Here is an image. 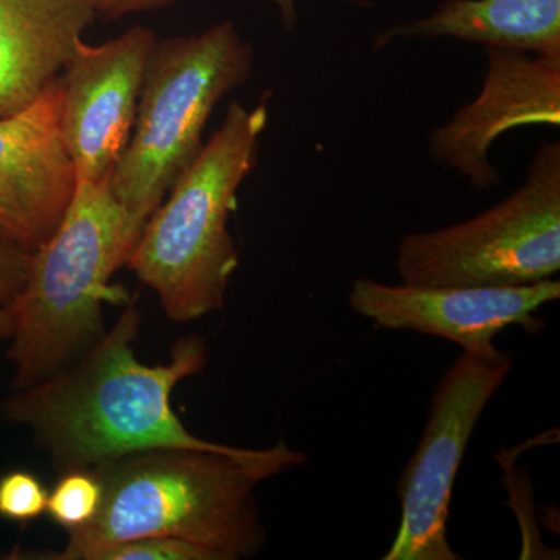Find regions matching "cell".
I'll list each match as a JSON object with an SVG mask.
<instances>
[{"mask_svg":"<svg viewBox=\"0 0 560 560\" xmlns=\"http://www.w3.org/2000/svg\"><path fill=\"white\" fill-rule=\"evenodd\" d=\"M399 38H453L560 55V0H445L430 16L386 28L375 38L374 49Z\"/></svg>","mask_w":560,"mask_h":560,"instance_id":"obj_13","label":"cell"},{"mask_svg":"<svg viewBox=\"0 0 560 560\" xmlns=\"http://www.w3.org/2000/svg\"><path fill=\"white\" fill-rule=\"evenodd\" d=\"M401 282L431 287H521L560 270V143L534 153L525 183L480 215L411 232L397 249Z\"/></svg>","mask_w":560,"mask_h":560,"instance_id":"obj_6","label":"cell"},{"mask_svg":"<svg viewBox=\"0 0 560 560\" xmlns=\"http://www.w3.org/2000/svg\"><path fill=\"white\" fill-rule=\"evenodd\" d=\"M140 232L110 194L109 176L79 180L57 230L31 254L24 290L10 307L14 389L60 374L102 340L103 305L130 302L109 280Z\"/></svg>","mask_w":560,"mask_h":560,"instance_id":"obj_3","label":"cell"},{"mask_svg":"<svg viewBox=\"0 0 560 560\" xmlns=\"http://www.w3.org/2000/svg\"><path fill=\"white\" fill-rule=\"evenodd\" d=\"M14 319L13 313L9 307L0 305V338H10L13 334Z\"/></svg>","mask_w":560,"mask_h":560,"instance_id":"obj_20","label":"cell"},{"mask_svg":"<svg viewBox=\"0 0 560 560\" xmlns=\"http://www.w3.org/2000/svg\"><path fill=\"white\" fill-rule=\"evenodd\" d=\"M179 0H92L97 16L114 21L127 14L165 9Z\"/></svg>","mask_w":560,"mask_h":560,"instance_id":"obj_18","label":"cell"},{"mask_svg":"<svg viewBox=\"0 0 560 560\" xmlns=\"http://www.w3.org/2000/svg\"><path fill=\"white\" fill-rule=\"evenodd\" d=\"M102 500L103 486L94 469L66 470L49 492L46 512L69 534L92 522L101 511Z\"/></svg>","mask_w":560,"mask_h":560,"instance_id":"obj_14","label":"cell"},{"mask_svg":"<svg viewBox=\"0 0 560 560\" xmlns=\"http://www.w3.org/2000/svg\"><path fill=\"white\" fill-rule=\"evenodd\" d=\"M61 80L31 105L0 116V237L35 253L75 194V167L60 128Z\"/></svg>","mask_w":560,"mask_h":560,"instance_id":"obj_11","label":"cell"},{"mask_svg":"<svg viewBox=\"0 0 560 560\" xmlns=\"http://www.w3.org/2000/svg\"><path fill=\"white\" fill-rule=\"evenodd\" d=\"M253 69V46L230 21L200 35L158 40L130 142L109 175L110 194L140 230L197 160L213 108Z\"/></svg>","mask_w":560,"mask_h":560,"instance_id":"obj_5","label":"cell"},{"mask_svg":"<svg viewBox=\"0 0 560 560\" xmlns=\"http://www.w3.org/2000/svg\"><path fill=\"white\" fill-rule=\"evenodd\" d=\"M49 490L36 475L13 470L0 478V517L27 523L46 514Z\"/></svg>","mask_w":560,"mask_h":560,"instance_id":"obj_16","label":"cell"},{"mask_svg":"<svg viewBox=\"0 0 560 560\" xmlns=\"http://www.w3.org/2000/svg\"><path fill=\"white\" fill-rule=\"evenodd\" d=\"M559 298L555 279L521 287H431L360 278L348 294L349 307L382 329L418 331L469 353L497 349L493 340L506 327L540 329L534 313Z\"/></svg>","mask_w":560,"mask_h":560,"instance_id":"obj_9","label":"cell"},{"mask_svg":"<svg viewBox=\"0 0 560 560\" xmlns=\"http://www.w3.org/2000/svg\"><path fill=\"white\" fill-rule=\"evenodd\" d=\"M278 5L280 16H282L283 27L287 31H294L296 27V2L298 0H270Z\"/></svg>","mask_w":560,"mask_h":560,"instance_id":"obj_19","label":"cell"},{"mask_svg":"<svg viewBox=\"0 0 560 560\" xmlns=\"http://www.w3.org/2000/svg\"><path fill=\"white\" fill-rule=\"evenodd\" d=\"M268 97L253 109L231 103L219 130L147 220L127 261L175 323L200 319L224 305L238 267L228 223L238 187L259 160Z\"/></svg>","mask_w":560,"mask_h":560,"instance_id":"obj_4","label":"cell"},{"mask_svg":"<svg viewBox=\"0 0 560 560\" xmlns=\"http://www.w3.org/2000/svg\"><path fill=\"white\" fill-rule=\"evenodd\" d=\"M512 370L510 352H463L434 390L418 451L399 481L400 523L382 560H459L447 539L460 460L482 412Z\"/></svg>","mask_w":560,"mask_h":560,"instance_id":"obj_7","label":"cell"},{"mask_svg":"<svg viewBox=\"0 0 560 560\" xmlns=\"http://www.w3.org/2000/svg\"><path fill=\"white\" fill-rule=\"evenodd\" d=\"M31 254L0 237V305L11 307L24 290Z\"/></svg>","mask_w":560,"mask_h":560,"instance_id":"obj_17","label":"cell"},{"mask_svg":"<svg viewBox=\"0 0 560 560\" xmlns=\"http://www.w3.org/2000/svg\"><path fill=\"white\" fill-rule=\"evenodd\" d=\"M559 127L560 55L488 47L480 95L430 132L429 154L478 190L500 183L489 153L515 128Z\"/></svg>","mask_w":560,"mask_h":560,"instance_id":"obj_10","label":"cell"},{"mask_svg":"<svg viewBox=\"0 0 560 560\" xmlns=\"http://www.w3.org/2000/svg\"><path fill=\"white\" fill-rule=\"evenodd\" d=\"M156 33L130 28L101 46L80 40L61 80L60 128L77 179L101 180L130 142Z\"/></svg>","mask_w":560,"mask_h":560,"instance_id":"obj_8","label":"cell"},{"mask_svg":"<svg viewBox=\"0 0 560 560\" xmlns=\"http://www.w3.org/2000/svg\"><path fill=\"white\" fill-rule=\"evenodd\" d=\"M86 560H219L208 548L175 537H139L91 552Z\"/></svg>","mask_w":560,"mask_h":560,"instance_id":"obj_15","label":"cell"},{"mask_svg":"<svg viewBox=\"0 0 560 560\" xmlns=\"http://www.w3.org/2000/svg\"><path fill=\"white\" fill-rule=\"evenodd\" d=\"M140 323L127 302L116 326L72 366L16 389L3 405L5 418L33 431L60 474L151 448H232L191 434L172 408L175 386L205 370L206 342L180 338L168 363L149 366L136 359Z\"/></svg>","mask_w":560,"mask_h":560,"instance_id":"obj_1","label":"cell"},{"mask_svg":"<svg viewBox=\"0 0 560 560\" xmlns=\"http://www.w3.org/2000/svg\"><path fill=\"white\" fill-rule=\"evenodd\" d=\"M307 456L285 441L270 448H151L94 467L101 511L69 533L65 550L31 556L86 560L91 552L139 537H175L208 548L219 560L256 556L267 541L254 490Z\"/></svg>","mask_w":560,"mask_h":560,"instance_id":"obj_2","label":"cell"},{"mask_svg":"<svg viewBox=\"0 0 560 560\" xmlns=\"http://www.w3.org/2000/svg\"><path fill=\"white\" fill-rule=\"evenodd\" d=\"M95 18L92 0H0V116L58 79Z\"/></svg>","mask_w":560,"mask_h":560,"instance_id":"obj_12","label":"cell"}]
</instances>
